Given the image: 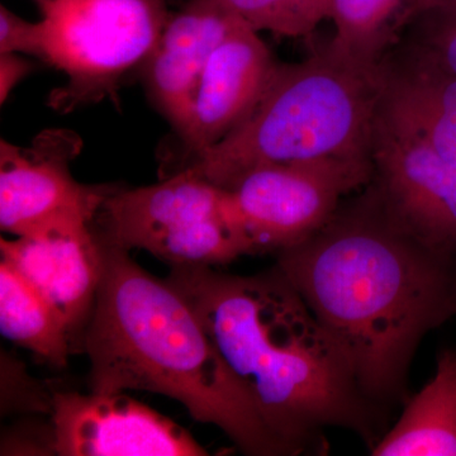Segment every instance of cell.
Returning a JSON list of instances; mask_svg holds the SVG:
<instances>
[{"mask_svg": "<svg viewBox=\"0 0 456 456\" xmlns=\"http://www.w3.org/2000/svg\"><path fill=\"white\" fill-rule=\"evenodd\" d=\"M277 254L365 397L383 411L403 401L422 340L456 317V254L399 224L371 180L314 235Z\"/></svg>", "mask_w": 456, "mask_h": 456, "instance_id": "1", "label": "cell"}, {"mask_svg": "<svg viewBox=\"0 0 456 456\" xmlns=\"http://www.w3.org/2000/svg\"><path fill=\"white\" fill-rule=\"evenodd\" d=\"M167 281L294 454L320 446L327 428L355 432L370 449L383 436L386 411L365 397L346 356L278 265L251 277L174 266Z\"/></svg>", "mask_w": 456, "mask_h": 456, "instance_id": "2", "label": "cell"}, {"mask_svg": "<svg viewBox=\"0 0 456 456\" xmlns=\"http://www.w3.org/2000/svg\"><path fill=\"white\" fill-rule=\"evenodd\" d=\"M102 256L82 338L90 391L159 393L180 402L196 421L220 428L245 455H296L264 422L179 290L141 268L128 251L102 242Z\"/></svg>", "mask_w": 456, "mask_h": 456, "instance_id": "3", "label": "cell"}, {"mask_svg": "<svg viewBox=\"0 0 456 456\" xmlns=\"http://www.w3.org/2000/svg\"><path fill=\"white\" fill-rule=\"evenodd\" d=\"M377 99L375 71L327 45L305 61L279 64L248 118L175 173L189 170L228 189L263 165L371 160Z\"/></svg>", "mask_w": 456, "mask_h": 456, "instance_id": "4", "label": "cell"}, {"mask_svg": "<svg viewBox=\"0 0 456 456\" xmlns=\"http://www.w3.org/2000/svg\"><path fill=\"white\" fill-rule=\"evenodd\" d=\"M93 230L104 244L140 248L174 266H213L257 254L230 193L189 170L158 184L116 189Z\"/></svg>", "mask_w": 456, "mask_h": 456, "instance_id": "5", "label": "cell"}, {"mask_svg": "<svg viewBox=\"0 0 456 456\" xmlns=\"http://www.w3.org/2000/svg\"><path fill=\"white\" fill-rule=\"evenodd\" d=\"M45 64L66 75L49 106L70 112L116 94L171 16L167 0H51L40 8Z\"/></svg>", "mask_w": 456, "mask_h": 456, "instance_id": "6", "label": "cell"}, {"mask_svg": "<svg viewBox=\"0 0 456 456\" xmlns=\"http://www.w3.org/2000/svg\"><path fill=\"white\" fill-rule=\"evenodd\" d=\"M371 175V160L314 159L254 167L226 191L256 253H278L314 235Z\"/></svg>", "mask_w": 456, "mask_h": 456, "instance_id": "7", "label": "cell"}, {"mask_svg": "<svg viewBox=\"0 0 456 456\" xmlns=\"http://www.w3.org/2000/svg\"><path fill=\"white\" fill-rule=\"evenodd\" d=\"M82 141L74 132L51 130L32 146L0 141V228L27 236L60 224H92L117 188L86 185L70 173Z\"/></svg>", "mask_w": 456, "mask_h": 456, "instance_id": "8", "label": "cell"}, {"mask_svg": "<svg viewBox=\"0 0 456 456\" xmlns=\"http://www.w3.org/2000/svg\"><path fill=\"white\" fill-rule=\"evenodd\" d=\"M51 412L61 456L208 455L182 426L122 393L55 392Z\"/></svg>", "mask_w": 456, "mask_h": 456, "instance_id": "9", "label": "cell"}, {"mask_svg": "<svg viewBox=\"0 0 456 456\" xmlns=\"http://www.w3.org/2000/svg\"><path fill=\"white\" fill-rule=\"evenodd\" d=\"M371 183L399 224L456 254V165L419 140L375 119Z\"/></svg>", "mask_w": 456, "mask_h": 456, "instance_id": "10", "label": "cell"}, {"mask_svg": "<svg viewBox=\"0 0 456 456\" xmlns=\"http://www.w3.org/2000/svg\"><path fill=\"white\" fill-rule=\"evenodd\" d=\"M259 32L241 23L221 42L200 77L187 126L184 156L167 175L226 139L248 118L278 68Z\"/></svg>", "mask_w": 456, "mask_h": 456, "instance_id": "11", "label": "cell"}, {"mask_svg": "<svg viewBox=\"0 0 456 456\" xmlns=\"http://www.w3.org/2000/svg\"><path fill=\"white\" fill-rule=\"evenodd\" d=\"M11 264L55 308L71 340L82 342L102 277V242L92 224H60L0 240Z\"/></svg>", "mask_w": 456, "mask_h": 456, "instance_id": "12", "label": "cell"}, {"mask_svg": "<svg viewBox=\"0 0 456 456\" xmlns=\"http://www.w3.org/2000/svg\"><path fill=\"white\" fill-rule=\"evenodd\" d=\"M244 22L227 0H189L171 13L140 70L150 98L176 134L187 126L213 53Z\"/></svg>", "mask_w": 456, "mask_h": 456, "instance_id": "13", "label": "cell"}, {"mask_svg": "<svg viewBox=\"0 0 456 456\" xmlns=\"http://www.w3.org/2000/svg\"><path fill=\"white\" fill-rule=\"evenodd\" d=\"M377 118L456 165V75L399 40L375 69Z\"/></svg>", "mask_w": 456, "mask_h": 456, "instance_id": "14", "label": "cell"}, {"mask_svg": "<svg viewBox=\"0 0 456 456\" xmlns=\"http://www.w3.org/2000/svg\"><path fill=\"white\" fill-rule=\"evenodd\" d=\"M374 456H456V353L440 354L431 382L408 402Z\"/></svg>", "mask_w": 456, "mask_h": 456, "instance_id": "15", "label": "cell"}, {"mask_svg": "<svg viewBox=\"0 0 456 456\" xmlns=\"http://www.w3.org/2000/svg\"><path fill=\"white\" fill-rule=\"evenodd\" d=\"M0 331L53 368H65L74 349L62 317L7 261H0Z\"/></svg>", "mask_w": 456, "mask_h": 456, "instance_id": "16", "label": "cell"}, {"mask_svg": "<svg viewBox=\"0 0 456 456\" xmlns=\"http://www.w3.org/2000/svg\"><path fill=\"white\" fill-rule=\"evenodd\" d=\"M413 17V0H327L335 26L330 46L365 70L375 71Z\"/></svg>", "mask_w": 456, "mask_h": 456, "instance_id": "17", "label": "cell"}, {"mask_svg": "<svg viewBox=\"0 0 456 456\" xmlns=\"http://www.w3.org/2000/svg\"><path fill=\"white\" fill-rule=\"evenodd\" d=\"M256 32L283 37H310L327 20V0H227Z\"/></svg>", "mask_w": 456, "mask_h": 456, "instance_id": "18", "label": "cell"}, {"mask_svg": "<svg viewBox=\"0 0 456 456\" xmlns=\"http://www.w3.org/2000/svg\"><path fill=\"white\" fill-rule=\"evenodd\" d=\"M401 41L456 75V0L417 14Z\"/></svg>", "mask_w": 456, "mask_h": 456, "instance_id": "19", "label": "cell"}, {"mask_svg": "<svg viewBox=\"0 0 456 456\" xmlns=\"http://www.w3.org/2000/svg\"><path fill=\"white\" fill-rule=\"evenodd\" d=\"M0 53H27L42 61L41 23L28 22L0 5Z\"/></svg>", "mask_w": 456, "mask_h": 456, "instance_id": "20", "label": "cell"}, {"mask_svg": "<svg viewBox=\"0 0 456 456\" xmlns=\"http://www.w3.org/2000/svg\"><path fill=\"white\" fill-rule=\"evenodd\" d=\"M31 61L22 59L18 53H0V103H4L18 83L32 73Z\"/></svg>", "mask_w": 456, "mask_h": 456, "instance_id": "21", "label": "cell"}, {"mask_svg": "<svg viewBox=\"0 0 456 456\" xmlns=\"http://www.w3.org/2000/svg\"><path fill=\"white\" fill-rule=\"evenodd\" d=\"M446 2H450V0H413V17L422 13V12L428 11V9L437 7V5L444 4V3Z\"/></svg>", "mask_w": 456, "mask_h": 456, "instance_id": "22", "label": "cell"}, {"mask_svg": "<svg viewBox=\"0 0 456 456\" xmlns=\"http://www.w3.org/2000/svg\"><path fill=\"white\" fill-rule=\"evenodd\" d=\"M33 2H35L36 4H37L38 9H40L42 5L47 4L51 0H33Z\"/></svg>", "mask_w": 456, "mask_h": 456, "instance_id": "23", "label": "cell"}]
</instances>
